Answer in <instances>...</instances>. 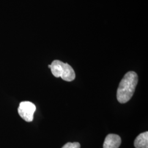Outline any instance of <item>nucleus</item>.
I'll list each match as a JSON object with an SVG mask.
<instances>
[{
	"label": "nucleus",
	"instance_id": "f257e3e1",
	"mask_svg": "<svg viewBox=\"0 0 148 148\" xmlns=\"http://www.w3.org/2000/svg\"><path fill=\"white\" fill-rule=\"evenodd\" d=\"M138 82V77L136 73L130 71L125 74L117 90V99L119 103H126L131 99Z\"/></svg>",
	"mask_w": 148,
	"mask_h": 148
},
{
	"label": "nucleus",
	"instance_id": "f03ea898",
	"mask_svg": "<svg viewBox=\"0 0 148 148\" xmlns=\"http://www.w3.org/2000/svg\"><path fill=\"white\" fill-rule=\"evenodd\" d=\"M48 68L51 70V72L56 77H60L62 79L70 82L75 79V73L73 68L68 63L55 60Z\"/></svg>",
	"mask_w": 148,
	"mask_h": 148
},
{
	"label": "nucleus",
	"instance_id": "7ed1b4c3",
	"mask_svg": "<svg viewBox=\"0 0 148 148\" xmlns=\"http://www.w3.org/2000/svg\"><path fill=\"white\" fill-rule=\"evenodd\" d=\"M35 105L30 101H24L20 104L18 109L19 115L25 121H32L34 115L36 111Z\"/></svg>",
	"mask_w": 148,
	"mask_h": 148
},
{
	"label": "nucleus",
	"instance_id": "20e7f679",
	"mask_svg": "<svg viewBox=\"0 0 148 148\" xmlns=\"http://www.w3.org/2000/svg\"><path fill=\"white\" fill-rule=\"evenodd\" d=\"M121 143L120 137L115 134H109L106 137L103 148H119Z\"/></svg>",
	"mask_w": 148,
	"mask_h": 148
},
{
	"label": "nucleus",
	"instance_id": "39448f33",
	"mask_svg": "<svg viewBox=\"0 0 148 148\" xmlns=\"http://www.w3.org/2000/svg\"><path fill=\"white\" fill-rule=\"evenodd\" d=\"M134 145L136 148H148V132L140 133L134 140Z\"/></svg>",
	"mask_w": 148,
	"mask_h": 148
},
{
	"label": "nucleus",
	"instance_id": "423d86ee",
	"mask_svg": "<svg viewBox=\"0 0 148 148\" xmlns=\"http://www.w3.org/2000/svg\"><path fill=\"white\" fill-rule=\"evenodd\" d=\"M81 145L78 142L74 143H67L65 144L62 148H80Z\"/></svg>",
	"mask_w": 148,
	"mask_h": 148
}]
</instances>
